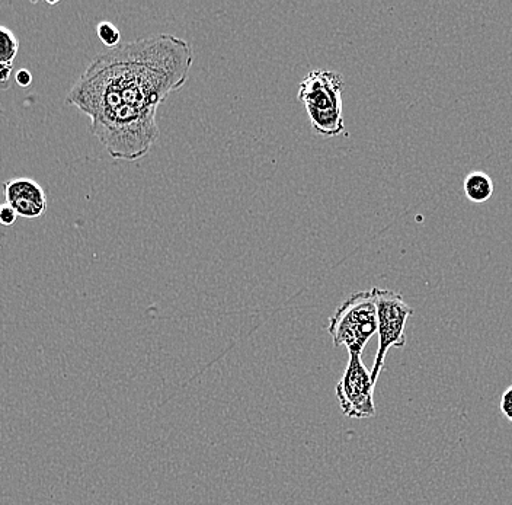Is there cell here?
<instances>
[{"instance_id":"1","label":"cell","mask_w":512,"mask_h":505,"mask_svg":"<svg viewBox=\"0 0 512 505\" xmlns=\"http://www.w3.org/2000/svg\"><path fill=\"white\" fill-rule=\"evenodd\" d=\"M192 62L190 44L176 35L120 44L92 60L66 101L91 118L112 159L139 161L159 139L158 108L185 85Z\"/></svg>"},{"instance_id":"2","label":"cell","mask_w":512,"mask_h":505,"mask_svg":"<svg viewBox=\"0 0 512 505\" xmlns=\"http://www.w3.org/2000/svg\"><path fill=\"white\" fill-rule=\"evenodd\" d=\"M344 88V76L334 70H312L300 82L299 99L309 114L313 130L320 136L336 137L344 133Z\"/></svg>"},{"instance_id":"7","label":"cell","mask_w":512,"mask_h":505,"mask_svg":"<svg viewBox=\"0 0 512 505\" xmlns=\"http://www.w3.org/2000/svg\"><path fill=\"white\" fill-rule=\"evenodd\" d=\"M464 194L470 203L482 204L489 201L495 191L494 181L482 171L470 172L463 182Z\"/></svg>"},{"instance_id":"12","label":"cell","mask_w":512,"mask_h":505,"mask_svg":"<svg viewBox=\"0 0 512 505\" xmlns=\"http://www.w3.org/2000/svg\"><path fill=\"white\" fill-rule=\"evenodd\" d=\"M15 81L18 83L21 88H28V86H31L32 83V75L30 70L28 69H21L16 72L15 75Z\"/></svg>"},{"instance_id":"6","label":"cell","mask_w":512,"mask_h":505,"mask_svg":"<svg viewBox=\"0 0 512 505\" xmlns=\"http://www.w3.org/2000/svg\"><path fill=\"white\" fill-rule=\"evenodd\" d=\"M5 203L24 219H38L47 210V194L37 181L19 177L3 182Z\"/></svg>"},{"instance_id":"10","label":"cell","mask_w":512,"mask_h":505,"mask_svg":"<svg viewBox=\"0 0 512 505\" xmlns=\"http://www.w3.org/2000/svg\"><path fill=\"white\" fill-rule=\"evenodd\" d=\"M18 217V213L8 203L0 204V225L6 228L14 226Z\"/></svg>"},{"instance_id":"8","label":"cell","mask_w":512,"mask_h":505,"mask_svg":"<svg viewBox=\"0 0 512 505\" xmlns=\"http://www.w3.org/2000/svg\"><path fill=\"white\" fill-rule=\"evenodd\" d=\"M18 37L5 25H0V65H15L19 53Z\"/></svg>"},{"instance_id":"4","label":"cell","mask_w":512,"mask_h":505,"mask_svg":"<svg viewBox=\"0 0 512 505\" xmlns=\"http://www.w3.org/2000/svg\"><path fill=\"white\" fill-rule=\"evenodd\" d=\"M376 303L377 334H379V350L371 369V380L376 385L390 348H405L406 322L414 315V309L403 300L402 294L395 290L371 289Z\"/></svg>"},{"instance_id":"11","label":"cell","mask_w":512,"mask_h":505,"mask_svg":"<svg viewBox=\"0 0 512 505\" xmlns=\"http://www.w3.org/2000/svg\"><path fill=\"white\" fill-rule=\"evenodd\" d=\"M501 411L512 423V386L504 392L501 399Z\"/></svg>"},{"instance_id":"13","label":"cell","mask_w":512,"mask_h":505,"mask_svg":"<svg viewBox=\"0 0 512 505\" xmlns=\"http://www.w3.org/2000/svg\"><path fill=\"white\" fill-rule=\"evenodd\" d=\"M15 65H0V83L9 82Z\"/></svg>"},{"instance_id":"3","label":"cell","mask_w":512,"mask_h":505,"mask_svg":"<svg viewBox=\"0 0 512 505\" xmlns=\"http://www.w3.org/2000/svg\"><path fill=\"white\" fill-rule=\"evenodd\" d=\"M328 332L336 348H347L348 356H361L377 332L373 292H357L345 299L329 319Z\"/></svg>"},{"instance_id":"9","label":"cell","mask_w":512,"mask_h":505,"mask_svg":"<svg viewBox=\"0 0 512 505\" xmlns=\"http://www.w3.org/2000/svg\"><path fill=\"white\" fill-rule=\"evenodd\" d=\"M96 35H98L101 43L104 44L105 47H108V49H114V47L120 46V30L110 21L99 22L98 27H96Z\"/></svg>"},{"instance_id":"5","label":"cell","mask_w":512,"mask_h":505,"mask_svg":"<svg viewBox=\"0 0 512 505\" xmlns=\"http://www.w3.org/2000/svg\"><path fill=\"white\" fill-rule=\"evenodd\" d=\"M374 389L376 385L361 356H350L344 376L336 385V398L344 415L352 420L373 418L376 415Z\"/></svg>"}]
</instances>
